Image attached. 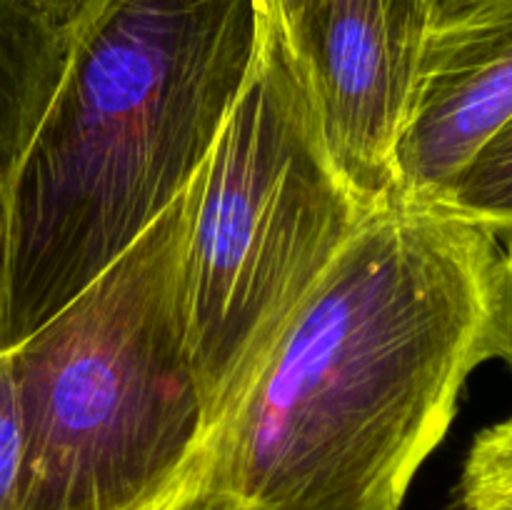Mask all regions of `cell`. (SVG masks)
I'll return each instance as SVG.
<instances>
[{"label": "cell", "mask_w": 512, "mask_h": 510, "mask_svg": "<svg viewBox=\"0 0 512 510\" xmlns=\"http://www.w3.org/2000/svg\"><path fill=\"white\" fill-rule=\"evenodd\" d=\"M23 420L10 355L0 353V510H20Z\"/></svg>", "instance_id": "cell-10"}, {"label": "cell", "mask_w": 512, "mask_h": 510, "mask_svg": "<svg viewBox=\"0 0 512 510\" xmlns=\"http://www.w3.org/2000/svg\"><path fill=\"white\" fill-rule=\"evenodd\" d=\"M3 263H5V190L0 185V288H3Z\"/></svg>", "instance_id": "cell-15"}, {"label": "cell", "mask_w": 512, "mask_h": 510, "mask_svg": "<svg viewBox=\"0 0 512 510\" xmlns=\"http://www.w3.org/2000/svg\"><path fill=\"white\" fill-rule=\"evenodd\" d=\"M308 3L310 0H260V8H263V15H268L283 30L285 40H288Z\"/></svg>", "instance_id": "cell-13"}, {"label": "cell", "mask_w": 512, "mask_h": 510, "mask_svg": "<svg viewBox=\"0 0 512 510\" xmlns=\"http://www.w3.org/2000/svg\"><path fill=\"white\" fill-rule=\"evenodd\" d=\"M370 210L330 160L298 60L263 15L248 80L188 188V348L210 435Z\"/></svg>", "instance_id": "cell-4"}, {"label": "cell", "mask_w": 512, "mask_h": 510, "mask_svg": "<svg viewBox=\"0 0 512 510\" xmlns=\"http://www.w3.org/2000/svg\"><path fill=\"white\" fill-rule=\"evenodd\" d=\"M260 0H90L5 183L0 353L115 263L185 190L238 100Z\"/></svg>", "instance_id": "cell-2"}, {"label": "cell", "mask_w": 512, "mask_h": 510, "mask_svg": "<svg viewBox=\"0 0 512 510\" xmlns=\"http://www.w3.org/2000/svg\"><path fill=\"white\" fill-rule=\"evenodd\" d=\"M165 510H235L233 500L223 493L213 475V458L208 460L198 478L173 500Z\"/></svg>", "instance_id": "cell-12"}, {"label": "cell", "mask_w": 512, "mask_h": 510, "mask_svg": "<svg viewBox=\"0 0 512 510\" xmlns=\"http://www.w3.org/2000/svg\"><path fill=\"white\" fill-rule=\"evenodd\" d=\"M498 240H500V263H498V290H495L493 353L498 360H505L512 370V228L498 233Z\"/></svg>", "instance_id": "cell-11"}, {"label": "cell", "mask_w": 512, "mask_h": 510, "mask_svg": "<svg viewBox=\"0 0 512 510\" xmlns=\"http://www.w3.org/2000/svg\"><path fill=\"white\" fill-rule=\"evenodd\" d=\"M188 190L10 350L20 510H165L213 453L188 348Z\"/></svg>", "instance_id": "cell-3"}, {"label": "cell", "mask_w": 512, "mask_h": 510, "mask_svg": "<svg viewBox=\"0 0 512 510\" xmlns=\"http://www.w3.org/2000/svg\"><path fill=\"white\" fill-rule=\"evenodd\" d=\"M512 115V0H438L425 33L395 195L435 205Z\"/></svg>", "instance_id": "cell-6"}, {"label": "cell", "mask_w": 512, "mask_h": 510, "mask_svg": "<svg viewBox=\"0 0 512 510\" xmlns=\"http://www.w3.org/2000/svg\"><path fill=\"white\" fill-rule=\"evenodd\" d=\"M435 5L310 0L288 38L330 160L368 208L395 195V153Z\"/></svg>", "instance_id": "cell-5"}, {"label": "cell", "mask_w": 512, "mask_h": 510, "mask_svg": "<svg viewBox=\"0 0 512 510\" xmlns=\"http://www.w3.org/2000/svg\"><path fill=\"white\" fill-rule=\"evenodd\" d=\"M435 205L495 235L512 228V115L480 145Z\"/></svg>", "instance_id": "cell-8"}, {"label": "cell", "mask_w": 512, "mask_h": 510, "mask_svg": "<svg viewBox=\"0 0 512 510\" xmlns=\"http://www.w3.org/2000/svg\"><path fill=\"white\" fill-rule=\"evenodd\" d=\"M235 510H240V508H235Z\"/></svg>", "instance_id": "cell-16"}, {"label": "cell", "mask_w": 512, "mask_h": 510, "mask_svg": "<svg viewBox=\"0 0 512 510\" xmlns=\"http://www.w3.org/2000/svg\"><path fill=\"white\" fill-rule=\"evenodd\" d=\"M500 240L440 205L373 208L213 435L240 510H403L495 358Z\"/></svg>", "instance_id": "cell-1"}, {"label": "cell", "mask_w": 512, "mask_h": 510, "mask_svg": "<svg viewBox=\"0 0 512 510\" xmlns=\"http://www.w3.org/2000/svg\"><path fill=\"white\" fill-rule=\"evenodd\" d=\"M65 25L28 0H0V185L28 148L68 58Z\"/></svg>", "instance_id": "cell-7"}, {"label": "cell", "mask_w": 512, "mask_h": 510, "mask_svg": "<svg viewBox=\"0 0 512 510\" xmlns=\"http://www.w3.org/2000/svg\"><path fill=\"white\" fill-rule=\"evenodd\" d=\"M28 3H33L35 8L45 10L50 18H55L60 25L70 28V25L75 23V18L83 13L85 5H88L90 0H28Z\"/></svg>", "instance_id": "cell-14"}, {"label": "cell", "mask_w": 512, "mask_h": 510, "mask_svg": "<svg viewBox=\"0 0 512 510\" xmlns=\"http://www.w3.org/2000/svg\"><path fill=\"white\" fill-rule=\"evenodd\" d=\"M445 510H512V418L475 435Z\"/></svg>", "instance_id": "cell-9"}]
</instances>
